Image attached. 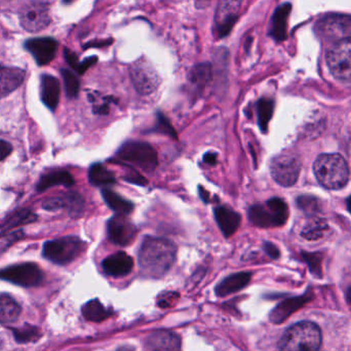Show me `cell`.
I'll use <instances>...</instances> for the list:
<instances>
[{"mask_svg":"<svg viewBox=\"0 0 351 351\" xmlns=\"http://www.w3.org/2000/svg\"><path fill=\"white\" fill-rule=\"evenodd\" d=\"M25 47L30 51L39 66H45L51 63L55 58L58 43L55 39L43 37V38L30 39L27 41Z\"/></svg>","mask_w":351,"mask_h":351,"instance_id":"cell-15","label":"cell"},{"mask_svg":"<svg viewBox=\"0 0 351 351\" xmlns=\"http://www.w3.org/2000/svg\"><path fill=\"white\" fill-rule=\"evenodd\" d=\"M64 204L70 216L78 218L84 212V200L77 192H68L63 197Z\"/></svg>","mask_w":351,"mask_h":351,"instance_id":"cell-33","label":"cell"},{"mask_svg":"<svg viewBox=\"0 0 351 351\" xmlns=\"http://www.w3.org/2000/svg\"><path fill=\"white\" fill-rule=\"evenodd\" d=\"M102 196L107 206L111 210H114V212L119 213V214L129 215L134 210L133 202L125 199V198L121 197L119 194L115 193L112 190L103 189Z\"/></svg>","mask_w":351,"mask_h":351,"instance_id":"cell-27","label":"cell"},{"mask_svg":"<svg viewBox=\"0 0 351 351\" xmlns=\"http://www.w3.org/2000/svg\"><path fill=\"white\" fill-rule=\"evenodd\" d=\"M21 313L19 303L8 295H0V324H12L18 319Z\"/></svg>","mask_w":351,"mask_h":351,"instance_id":"cell-25","label":"cell"},{"mask_svg":"<svg viewBox=\"0 0 351 351\" xmlns=\"http://www.w3.org/2000/svg\"><path fill=\"white\" fill-rule=\"evenodd\" d=\"M65 208V204H64L63 198H58V197H51L49 198V199L43 202V208L45 210H51V212H53V210H60V208Z\"/></svg>","mask_w":351,"mask_h":351,"instance_id":"cell-38","label":"cell"},{"mask_svg":"<svg viewBox=\"0 0 351 351\" xmlns=\"http://www.w3.org/2000/svg\"><path fill=\"white\" fill-rule=\"evenodd\" d=\"M60 93L61 90H60V84L57 78L49 74H43L41 76V101L49 110H56L59 105Z\"/></svg>","mask_w":351,"mask_h":351,"instance_id":"cell-21","label":"cell"},{"mask_svg":"<svg viewBox=\"0 0 351 351\" xmlns=\"http://www.w3.org/2000/svg\"><path fill=\"white\" fill-rule=\"evenodd\" d=\"M84 249V243L76 237H66L45 241L43 255L58 265H67L75 260Z\"/></svg>","mask_w":351,"mask_h":351,"instance_id":"cell-5","label":"cell"},{"mask_svg":"<svg viewBox=\"0 0 351 351\" xmlns=\"http://www.w3.org/2000/svg\"><path fill=\"white\" fill-rule=\"evenodd\" d=\"M315 177L322 186L330 190L343 188L350 179V167L340 154H322L313 165Z\"/></svg>","mask_w":351,"mask_h":351,"instance_id":"cell-2","label":"cell"},{"mask_svg":"<svg viewBox=\"0 0 351 351\" xmlns=\"http://www.w3.org/2000/svg\"><path fill=\"white\" fill-rule=\"evenodd\" d=\"M25 71L16 67L0 68V99L8 96L22 86Z\"/></svg>","mask_w":351,"mask_h":351,"instance_id":"cell-19","label":"cell"},{"mask_svg":"<svg viewBox=\"0 0 351 351\" xmlns=\"http://www.w3.org/2000/svg\"><path fill=\"white\" fill-rule=\"evenodd\" d=\"M167 295H168V296H167L166 298L162 299V300H160V302H158V305H160V306H162V307L170 306L171 299L174 298L175 295H177V294H174V293H169V294H167Z\"/></svg>","mask_w":351,"mask_h":351,"instance_id":"cell-44","label":"cell"},{"mask_svg":"<svg viewBox=\"0 0 351 351\" xmlns=\"http://www.w3.org/2000/svg\"><path fill=\"white\" fill-rule=\"evenodd\" d=\"M105 274L114 278L128 276L133 270L134 260L123 252L113 254L102 262Z\"/></svg>","mask_w":351,"mask_h":351,"instance_id":"cell-16","label":"cell"},{"mask_svg":"<svg viewBox=\"0 0 351 351\" xmlns=\"http://www.w3.org/2000/svg\"><path fill=\"white\" fill-rule=\"evenodd\" d=\"M288 206L278 197L270 198L265 206L255 204L247 212L252 224L260 228L282 226L288 220Z\"/></svg>","mask_w":351,"mask_h":351,"instance_id":"cell-4","label":"cell"},{"mask_svg":"<svg viewBox=\"0 0 351 351\" xmlns=\"http://www.w3.org/2000/svg\"><path fill=\"white\" fill-rule=\"evenodd\" d=\"M213 78V69L210 64L202 63L194 66L189 74V82L192 86L202 90L206 88Z\"/></svg>","mask_w":351,"mask_h":351,"instance_id":"cell-28","label":"cell"},{"mask_svg":"<svg viewBox=\"0 0 351 351\" xmlns=\"http://www.w3.org/2000/svg\"><path fill=\"white\" fill-rule=\"evenodd\" d=\"M251 276V274H249V272H239V274H231L228 278H224L217 286L216 294L218 296L224 297L232 294V293L239 292L249 284Z\"/></svg>","mask_w":351,"mask_h":351,"instance_id":"cell-22","label":"cell"},{"mask_svg":"<svg viewBox=\"0 0 351 351\" xmlns=\"http://www.w3.org/2000/svg\"><path fill=\"white\" fill-rule=\"evenodd\" d=\"M264 251L266 252L269 257H271L272 259H278L280 257V251H278V247L271 243H264Z\"/></svg>","mask_w":351,"mask_h":351,"instance_id":"cell-41","label":"cell"},{"mask_svg":"<svg viewBox=\"0 0 351 351\" xmlns=\"http://www.w3.org/2000/svg\"><path fill=\"white\" fill-rule=\"evenodd\" d=\"M317 31L326 40L338 41L351 38L350 14H328L317 23Z\"/></svg>","mask_w":351,"mask_h":351,"instance_id":"cell-9","label":"cell"},{"mask_svg":"<svg viewBox=\"0 0 351 351\" xmlns=\"http://www.w3.org/2000/svg\"><path fill=\"white\" fill-rule=\"evenodd\" d=\"M292 6L290 3H284L278 6L274 12L270 26V36L276 41L286 40L288 37V20Z\"/></svg>","mask_w":351,"mask_h":351,"instance_id":"cell-20","label":"cell"},{"mask_svg":"<svg viewBox=\"0 0 351 351\" xmlns=\"http://www.w3.org/2000/svg\"><path fill=\"white\" fill-rule=\"evenodd\" d=\"M12 333H14V339L19 343H33L38 341L41 338L40 330L31 325H24L12 329Z\"/></svg>","mask_w":351,"mask_h":351,"instance_id":"cell-32","label":"cell"},{"mask_svg":"<svg viewBox=\"0 0 351 351\" xmlns=\"http://www.w3.org/2000/svg\"><path fill=\"white\" fill-rule=\"evenodd\" d=\"M147 351H181V339L170 331L152 334L146 341Z\"/></svg>","mask_w":351,"mask_h":351,"instance_id":"cell-17","label":"cell"},{"mask_svg":"<svg viewBox=\"0 0 351 351\" xmlns=\"http://www.w3.org/2000/svg\"><path fill=\"white\" fill-rule=\"evenodd\" d=\"M0 280L24 288H31L43 282V272L34 263L16 264L0 270Z\"/></svg>","mask_w":351,"mask_h":351,"instance_id":"cell-8","label":"cell"},{"mask_svg":"<svg viewBox=\"0 0 351 351\" xmlns=\"http://www.w3.org/2000/svg\"><path fill=\"white\" fill-rule=\"evenodd\" d=\"M88 181L94 186H106L114 184L117 180L114 174L107 170L104 166L101 164H95L88 171Z\"/></svg>","mask_w":351,"mask_h":351,"instance_id":"cell-30","label":"cell"},{"mask_svg":"<svg viewBox=\"0 0 351 351\" xmlns=\"http://www.w3.org/2000/svg\"><path fill=\"white\" fill-rule=\"evenodd\" d=\"M348 210H350V212L351 213V196L350 197H348Z\"/></svg>","mask_w":351,"mask_h":351,"instance_id":"cell-45","label":"cell"},{"mask_svg":"<svg viewBox=\"0 0 351 351\" xmlns=\"http://www.w3.org/2000/svg\"><path fill=\"white\" fill-rule=\"evenodd\" d=\"M137 227L128 218L127 215H117L107 223L109 239L115 245L127 247L137 237Z\"/></svg>","mask_w":351,"mask_h":351,"instance_id":"cell-13","label":"cell"},{"mask_svg":"<svg viewBox=\"0 0 351 351\" xmlns=\"http://www.w3.org/2000/svg\"><path fill=\"white\" fill-rule=\"evenodd\" d=\"M117 156L123 162L139 167L148 172L154 171L158 164V154L152 145L145 142H127L119 148Z\"/></svg>","mask_w":351,"mask_h":351,"instance_id":"cell-6","label":"cell"},{"mask_svg":"<svg viewBox=\"0 0 351 351\" xmlns=\"http://www.w3.org/2000/svg\"><path fill=\"white\" fill-rule=\"evenodd\" d=\"M301 172V162L292 154L276 156L270 164V173L276 183L284 187H291L298 181Z\"/></svg>","mask_w":351,"mask_h":351,"instance_id":"cell-10","label":"cell"},{"mask_svg":"<svg viewBox=\"0 0 351 351\" xmlns=\"http://www.w3.org/2000/svg\"><path fill=\"white\" fill-rule=\"evenodd\" d=\"M123 179L129 182V183L136 184V185L146 186L148 183L147 180L143 176L140 175L139 173L136 172V171H132L131 173L125 175Z\"/></svg>","mask_w":351,"mask_h":351,"instance_id":"cell-39","label":"cell"},{"mask_svg":"<svg viewBox=\"0 0 351 351\" xmlns=\"http://www.w3.org/2000/svg\"><path fill=\"white\" fill-rule=\"evenodd\" d=\"M297 204L301 210L308 213V214H313L319 210V202L311 196H300L297 199Z\"/></svg>","mask_w":351,"mask_h":351,"instance_id":"cell-37","label":"cell"},{"mask_svg":"<svg viewBox=\"0 0 351 351\" xmlns=\"http://www.w3.org/2000/svg\"><path fill=\"white\" fill-rule=\"evenodd\" d=\"M82 311L84 319L90 322H94V323H100V322L105 321L111 315L110 311L105 308L104 305L97 299L86 303L82 307Z\"/></svg>","mask_w":351,"mask_h":351,"instance_id":"cell-29","label":"cell"},{"mask_svg":"<svg viewBox=\"0 0 351 351\" xmlns=\"http://www.w3.org/2000/svg\"><path fill=\"white\" fill-rule=\"evenodd\" d=\"M323 336L319 326L311 322L295 324L287 330L280 343V351H319Z\"/></svg>","mask_w":351,"mask_h":351,"instance_id":"cell-3","label":"cell"},{"mask_svg":"<svg viewBox=\"0 0 351 351\" xmlns=\"http://www.w3.org/2000/svg\"><path fill=\"white\" fill-rule=\"evenodd\" d=\"M177 247L172 241L162 237H147L139 250V265L148 278L164 276L175 263Z\"/></svg>","mask_w":351,"mask_h":351,"instance_id":"cell-1","label":"cell"},{"mask_svg":"<svg viewBox=\"0 0 351 351\" xmlns=\"http://www.w3.org/2000/svg\"><path fill=\"white\" fill-rule=\"evenodd\" d=\"M12 146L8 142L0 140V162L5 160L12 154Z\"/></svg>","mask_w":351,"mask_h":351,"instance_id":"cell-40","label":"cell"},{"mask_svg":"<svg viewBox=\"0 0 351 351\" xmlns=\"http://www.w3.org/2000/svg\"><path fill=\"white\" fill-rule=\"evenodd\" d=\"M328 232H329L328 223L324 219L315 217L307 221L301 235L307 241H319L327 237Z\"/></svg>","mask_w":351,"mask_h":351,"instance_id":"cell-26","label":"cell"},{"mask_svg":"<svg viewBox=\"0 0 351 351\" xmlns=\"http://www.w3.org/2000/svg\"><path fill=\"white\" fill-rule=\"evenodd\" d=\"M74 184V179L67 171L56 170L47 173L39 179L37 183V192H43L53 186L63 185L65 187H71Z\"/></svg>","mask_w":351,"mask_h":351,"instance_id":"cell-23","label":"cell"},{"mask_svg":"<svg viewBox=\"0 0 351 351\" xmlns=\"http://www.w3.org/2000/svg\"><path fill=\"white\" fill-rule=\"evenodd\" d=\"M117 351H134V350H132V348H121V350H119Z\"/></svg>","mask_w":351,"mask_h":351,"instance_id":"cell-46","label":"cell"},{"mask_svg":"<svg viewBox=\"0 0 351 351\" xmlns=\"http://www.w3.org/2000/svg\"><path fill=\"white\" fill-rule=\"evenodd\" d=\"M61 72L62 76H63L64 84H65L66 95H67L68 98H76L78 96L80 88L77 76L70 70L63 69Z\"/></svg>","mask_w":351,"mask_h":351,"instance_id":"cell-34","label":"cell"},{"mask_svg":"<svg viewBox=\"0 0 351 351\" xmlns=\"http://www.w3.org/2000/svg\"><path fill=\"white\" fill-rule=\"evenodd\" d=\"M243 0H219L216 10V28L219 37L227 36L234 26Z\"/></svg>","mask_w":351,"mask_h":351,"instance_id":"cell-14","label":"cell"},{"mask_svg":"<svg viewBox=\"0 0 351 351\" xmlns=\"http://www.w3.org/2000/svg\"><path fill=\"white\" fill-rule=\"evenodd\" d=\"M330 71L337 80L351 82V38L343 39L328 51Z\"/></svg>","mask_w":351,"mask_h":351,"instance_id":"cell-7","label":"cell"},{"mask_svg":"<svg viewBox=\"0 0 351 351\" xmlns=\"http://www.w3.org/2000/svg\"><path fill=\"white\" fill-rule=\"evenodd\" d=\"M37 219H38V217L30 208H21V210H16L14 214L8 216V218H6L0 224V234L8 232L16 227L36 222Z\"/></svg>","mask_w":351,"mask_h":351,"instance_id":"cell-24","label":"cell"},{"mask_svg":"<svg viewBox=\"0 0 351 351\" xmlns=\"http://www.w3.org/2000/svg\"><path fill=\"white\" fill-rule=\"evenodd\" d=\"M198 192H199V196L200 198H202V202H206V204L210 202V193H208L204 187L199 186V187H198Z\"/></svg>","mask_w":351,"mask_h":351,"instance_id":"cell-43","label":"cell"},{"mask_svg":"<svg viewBox=\"0 0 351 351\" xmlns=\"http://www.w3.org/2000/svg\"><path fill=\"white\" fill-rule=\"evenodd\" d=\"M154 132L165 134V135L170 136L173 139H177V132L171 125L170 121L162 112H158L156 114V123Z\"/></svg>","mask_w":351,"mask_h":351,"instance_id":"cell-35","label":"cell"},{"mask_svg":"<svg viewBox=\"0 0 351 351\" xmlns=\"http://www.w3.org/2000/svg\"><path fill=\"white\" fill-rule=\"evenodd\" d=\"M215 219L225 237H230L237 232L241 225V216L227 206H217L214 210Z\"/></svg>","mask_w":351,"mask_h":351,"instance_id":"cell-18","label":"cell"},{"mask_svg":"<svg viewBox=\"0 0 351 351\" xmlns=\"http://www.w3.org/2000/svg\"><path fill=\"white\" fill-rule=\"evenodd\" d=\"M274 103L270 99L263 98L258 101V123H259L260 129L265 133L268 129L270 119L274 114Z\"/></svg>","mask_w":351,"mask_h":351,"instance_id":"cell-31","label":"cell"},{"mask_svg":"<svg viewBox=\"0 0 351 351\" xmlns=\"http://www.w3.org/2000/svg\"><path fill=\"white\" fill-rule=\"evenodd\" d=\"M130 74L136 90L141 95L152 94L160 86L158 72L144 58L132 64L130 67Z\"/></svg>","mask_w":351,"mask_h":351,"instance_id":"cell-11","label":"cell"},{"mask_svg":"<svg viewBox=\"0 0 351 351\" xmlns=\"http://www.w3.org/2000/svg\"><path fill=\"white\" fill-rule=\"evenodd\" d=\"M204 162H206V165H210V166H215L217 162L216 154H212V152L204 154Z\"/></svg>","mask_w":351,"mask_h":351,"instance_id":"cell-42","label":"cell"},{"mask_svg":"<svg viewBox=\"0 0 351 351\" xmlns=\"http://www.w3.org/2000/svg\"><path fill=\"white\" fill-rule=\"evenodd\" d=\"M25 237L23 230L12 231V232H6L0 237V253L5 252L8 247H12L16 241H21Z\"/></svg>","mask_w":351,"mask_h":351,"instance_id":"cell-36","label":"cell"},{"mask_svg":"<svg viewBox=\"0 0 351 351\" xmlns=\"http://www.w3.org/2000/svg\"><path fill=\"white\" fill-rule=\"evenodd\" d=\"M20 21L23 28L29 32H39L51 23L49 5L43 1H32L21 10Z\"/></svg>","mask_w":351,"mask_h":351,"instance_id":"cell-12","label":"cell"}]
</instances>
